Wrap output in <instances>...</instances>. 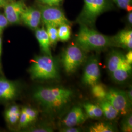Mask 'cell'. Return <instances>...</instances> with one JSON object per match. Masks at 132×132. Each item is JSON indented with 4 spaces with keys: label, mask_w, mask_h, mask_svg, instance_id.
Returning <instances> with one entry per match:
<instances>
[{
    "label": "cell",
    "mask_w": 132,
    "mask_h": 132,
    "mask_svg": "<svg viewBox=\"0 0 132 132\" xmlns=\"http://www.w3.org/2000/svg\"><path fill=\"white\" fill-rule=\"evenodd\" d=\"M21 111L19 109V107L15 105V106H11L10 108H9L6 111V112L5 113V118H7L10 116H11L12 115H13L14 114L19 113Z\"/></svg>",
    "instance_id": "cell-27"
},
{
    "label": "cell",
    "mask_w": 132,
    "mask_h": 132,
    "mask_svg": "<svg viewBox=\"0 0 132 132\" xmlns=\"http://www.w3.org/2000/svg\"><path fill=\"white\" fill-rule=\"evenodd\" d=\"M80 29L76 37V43L85 52L100 51L113 46L112 37L99 33L94 29L80 24Z\"/></svg>",
    "instance_id": "cell-1"
},
{
    "label": "cell",
    "mask_w": 132,
    "mask_h": 132,
    "mask_svg": "<svg viewBox=\"0 0 132 132\" xmlns=\"http://www.w3.org/2000/svg\"><path fill=\"white\" fill-rule=\"evenodd\" d=\"M22 110H23L27 114L30 122L34 121L38 116V112L31 108L24 107Z\"/></svg>",
    "instance_id": "cell-25"
},
{
    "label": "cell",
    "mask_w": 132,
    "mask_h": 132,
    "mask_svg": "<svg viewBox=\"0 0 132 132\" xmlns=\"http://www.w3.org/2000/svg\"><path fill=\"white\" fill-rule=\"evenodd\" d=\"M7 1H9V0H7ZM10 1H14V0H10Z\"/></svg>",
    "instance_id": "cell-38"
},
{
    "label": "cell",
    "mask_w": 132,
    "mask_h": 132,
    "mask_svg": "<svg viewBox=\"0 0 132 132\" xmlns=\"http://www.w3.org/2000/svg\"><path fill=\"white\" fill-rule=\"evenodd\" d=\"M28 131L33 132H53V129L49 126H40L31 128Z\"/></svg>",
    "instance_id": "cell-29"
},
{
    "label": "cell",
    "mask_w": 132,
    "mask_h": 132,
    "mask_svg": "<svg viewBox=\"0 0 132 132\" xmlns=\"http://www.w3.org/2000/svg\"><path fill=\"white\" fill-rule=\"evenodd\" d=\"M105 99L113 106L119 114L125 116L129 113L132 102L129 99L126 92L111 89L108 90Z\"/></svg>",
    "instance_id": "cell-7"
},
{
    "label": "cell",
    "mask_w": 132,
    "mask_h": 132,
    "mask_svg": "<svg viewBox=\"0 0 132 132\" xmlns=\"http://www.w3.org/2000/svg\"><path fill=\"white\" fill-rule=\"evenodd\" d=\"M83 10L76 22L92 28L97 18L103 12L113 7L111 0H84Z\"/></svg>",
    "instance_id": "cell-4"
},
{
    "label": "cell",
    "mask_w": 132,
    "mask_h": 132,
    "mask_svg": "<svg viewBox=\"0 0 132 132\" xmlns=\"http://www.w3.org/2000/svg\"><path fill=\"white\" fill-rule=\"evenodd\" d=\"M128 21L129 24H132V11H129V13L128 15Z\"/></svg>",
    "instance_id": "cell-37"
},
{
    "label": "cell",
    "mask_w": 132,
    "mask_h": 132,
    "mask_svg": "<svg viewBox=\"0 0 132 132\" xmlns=\"http://www.w3.org/2000/svg\"><path fill=\"white\" fill-rule=\"evenodd\" d=\"M125 118L121 122V130L123 132H131L132 131V116L131 113L125 115Z\"/></svg>",
    "instance_id": "cell-23"
},
{
    "label": "cell",
    "mask_w": 132,
    "mask_h": 132,
    "mask_svg": "<svg viewBox=\"0 0 132 132\" xmlns=\"http://www.w3.org/2000/svg\"><path fill=\"white\" fill-rule=\"evenodd\" d=\"M90 132H113L116 131L115 128L110 124L105 122L95 123L89 128Z\"/></svg>",
    "instance_id": "cell-20"
},
{
    "label": "cell",
    "mask_w": 132,
    "mask_h": 132,
    "mask_svg": "<svg viewBox=\"0 0 132 132\" xmlns=\"http://www.w3.org/2000/svg\"><path fill=\"white\" fill-rule=\"evenodd\" d=\"M126 94L127 95L128 97L129 100L132 102V89H130L128 90L127 92H126Z\"/></svg>",
    "instance_id": "cell-36"
},
{
    "label": "cell",
    "mask_w": 132,
    "mask_h": 132,
    "mask_svg": "<svg viewBox=\"0 0 132 132\" xmlns=\"http://www.w3.org/2000/svg\"><path fill=\"white\" fill-rule=\"evenodd\" d=\"M113 46L122 47L129 50H132V30H122L112 37Z\"/></svg>",
    "instance_id": "cell-13"
},
{
    "label": "cell",
    "mask_w": 132,
    "mask_h": 132,
    "mask_svg": "<svg viewBox=\"0 0 132 132\" xmlns=\"http://www.w3.org/2000/svg\"><path fill=\"white\" fill-rule=\"evenodd\" d=\"M20 114H21V112L15 113L13 115H12L11 116H10L7 118H6V119L7 120V122L10 124H14L17 122V121L19 120Z\"/></svg>",
    "instance_id": "cell-31"
},
{
    "label": "cell",
    "mask_w": 132,
    "mask_h": 132,
    "mask_svg": "<svg viewBox=\"0 0 132 132\" xmlns=\"http://www.w3.org/2000/svg\"><path fill=\"white\" fill-rule=\"evenodd\" d=\"M100 77V70L98 58L96 56L91 57L85 66L82 77L84 84L93 86L99 82Z\"/></svg>",
    "instance_id": "cell-8"
},
{
    "label": "cell",
    "mask_w": 132,
    "mask_h": 132,
    "mask_svg": "<svg viewBox=\"0 0 132 132\" xmlns=\"http://www.w3.org/2000/svg\"><path fill=\"white\" fill-rule=\"evenodd\" d=\"M83 107L87 117L90 118H100L103 115L102 111L98 105L86 103L83 105Z\"/></svg>",
    "instance_id": "cell-18"
},
{
    "label": "cell",
    "mask_w": 132,
    "mask_h": 132,
    "mask_svg": "<svg viewBox=\"0 0 132 132\" xmlns=\"http://www.w3.org/2000/svg\"><path fill=\"white\" fill-rule=\"evenodd\" d=\"M61 132H79L81 131V129L79 128L75 127H64L59 130Z\"/></svg>",
    "instance_id": "cell-32"
},
{
    "label": "cell",
    "mask_w": 132,
    "mask_h": 132,
    "mask_svg": "<svg viewBox=\"0 0 132 132\" xmlns=\"http://www.w3.org/2000/svg\"><path fill=\"white\" fill-rule=\"evenodd\" d=\"M98 105L101 109L104 116L108 119L113 120L119 114L113 106L105 99L99 100Z\"/></svg>",
    "instance_id": "cell-17"
},
{
    "label": "cell",
    "mask_w": 132,
    "mask_h": 132,
    "mask_svg": "<svg viewBox=\"0 0 132 132\" xmlns=\"http://www.w3.org/2000/svg\"><path fill=\"white\" fill-rule=\"evenodd\" d=\"M132 65L126 63L111 74L112 79L118 83L126 81L131 75Z\"/></svg>",
    "instance_id": "cell-16"
},
{
    "label": "cell",
    "mask_w": 132,
    "mask_h": 132,
    "mask_svg": "<svg viewBox=\"0 0 132 132\" xmlns=\"http://www.w3.org/2000/svg\"><path fill=\"white\" fill-rule=\"evenodd\" d=\"M35 36L38 40L40 47L45 55L52 56L51 51V42L46 30L42 28L36 29Z\"/></svg>",
    "instance_id": "cell-15"
},
{
    "label": "cell",
    "mask_w": 132,
    "mask_h": 132,
    "mask_svg": "<svg viewBox=\"0 0 132 132\" xmlns=\"http://www.w3.org/2000/svg\"><path fill=\"white\" fill-rule=\"evenodd\" d=\"M72 90L62 88H39L34 92L33 97L48 109L57 110L64 107L71 100Z\"/></svg>",
    "instance_id": "cell-2"
},
{
    "label": "cell",
    "mask_w": 132,
    "mask_h": 132,
    "mask_svg": "<svg viewBox=\"0 0 132 132\" xmlns=\"http://www.w3.org/2000/svg\"><path fill=\"white\" fill-rule=\"evenodd\" d=\"M9 23L5 15L0 14V34L2 33Z\"/></svg>",
    "instance_id": "cell-30"
},
{
    "label": "cell",
    "mask_w": 132,
    "mask_h": 132,
    "mask_svg": "<svg viewBox=\"0 0 132 132\" xmlns=\"http://www.w3.org/2000/svg\"><path fill=\"white\" fill-rule=\"evenodd\" d=\"M17 93L18 88L15 83L5 78H0V100L14 99Z\"/></svg>",
    "instance_id": "cell-12"
},
{
    "label": "cell",
    "mask_w": 132,
    "mask_h": 132,
    "mask_svg": "<svg viewBox=\"0 0 132 132\" xmlns=\"http://www.w3.org/2000/svg\"><path fill=\"white\" fill-rule=\"evenodd\" d=\"M58 39L61 41H68L71 37V27L70 24H64L57 29Z\"/></svg>",
    "instance_id": "cell-21"
},
{
    "label": "cell",
    "mask_w": 132,
    "mask_h": 132,
    "mask_svg": "<svg viewBox=\"0 0 132 132\" xmlns=\"http://www.w3.org/2000/svg\"><path fill=\"white\" fill-rule=\"evenodd\" d=\"M29 72L36 80H50L57 78L58 71L56 62L52 56L45 55L34 57L31 60Z\"/></svg>",
    "instance_id": "cell-3"
},
{
    "label": "cell",
    "mask_w": 132,
    "mask_h": 132,
    "mask_svg": "<svg viewBox=\"0 0 132 132\" xmlns=\"http://www.w3.org/2000/svg\"><path fill=\"white\" fill-rule=\"evenodd\" d=\"M87 118L82 108L75 106L64 118L62 123L65 127H75L85 122Z\"/></svg>",
    "instance_id": "cell-10"
},
{
    "label": "cell",
    "mask_w": 132,
    "mask_h": 132,
    "mask_svg": "<svg viewBox=\"0 0 132 132\" xmlns=\"http://www.w3.org/2000/svg\"><path fill=\"white\" fill-rule=\"evenodd\" d=\"M41 4L49 6H59L63 0H38Z\"/></svg>",
    "instance_id": "cell-28"
},
{
    "label": "cell",
    "mask_w": 132,
    "mask_h": 132,
    "mask_svg": "<svg viewBox=\"0 0 132 132\" xmlns=\"http://www.w3.org/2000/svg\"><path fill=\"white\" fill-rule=\"evenodd\" d=\"M112 1L121 9L127 10L129 12L132 10V0H112Z\"/></svg>",
    "instance_id": "cell-24"
},
{
    "label": "cell",
    "mask_w": 132,
    "mask_h": 132,
    "mask_svg": "<svg viewBox=\"0 0 132 132\" xmlns=\"http://www.w3.org/2000/svg\"><path fill=\"white\" fill-rule=\"evenodd\" d=\"M92 87V94L95 98L99 100L105 99L108 90L104 84L98 82Z\"/></svg>",
    "instance_id": "cell-19"
},
{
    "label": "cell",
    "mask_w": 132,
    "mask_h": 132,
    "mask_svg": "<svg viewBox=\"0 0 132 132\" xmlns=\"http://www.w3.org/2000/svg\"><path fill=\"white\" fill-rule=\"evenodd\" d=\"M23 0L9 2L4 7L5 16L9 23L17 24L21 20V15L26 7Z\"/></svg>",
    "instance_id": "cell-9"
},
{
    "label": "cell",
    "mask_w": 132,
    "mask_h": 132,
    "mask_svg": "<svg viewBox=\"0 0 132 132\" xmlns=\"http://www.w3.org/2000/svg\"><path fill=\"white\" fill-rule=\"evenodd\" d=\"M19 126L21 127H24L30 123L28 116L23 110L21 111V114L19 118Z\"/></svg>",
    "instance_id": "cell-26"
},
{
    "label": "cell",
    "mask_w": 132,
    "mask_h": 132,
    "mask_svg": "<svg viewBox=\"0 0 132 132\" xmlns=\"http://www.w3.org/2000/svg\"><path fill=\"white\" fill-rule=\"evenodd\" d=\"M2 41L0 37V73H2V66H1V54H2Z\"/></svg>",
    "instance_id": "cell-35"
},
{
    "label": "cell",
    "mask_w": 132,
    "mask_h": 132,
    "mask_svg": "<svg viewBox=\"0 0 132 132\" xmlns=\"http://www.w3.org/2000/svg\"><path fill=\"white\" fill-rule=\"evenodd\" d=\"M125 58L126 59V61L128 63H129L130 65H132V50H129V52L125 55Z\"/></svg>",
    "instance_id": "cell-33"
},
{
    "label": "cell",
    "mask_w": 132,
    "mask_h": 132,
    "mask_svg": "<svg viewBox=\"0 0 132 132\" xmlns=\"http://www.w3.org/2000/svg\"><path fill=\"white\" fill-rule=\"evenodd\" d=\"M8 2L7 0H0V9L4 8Z\"/></svg>",
    "instance_id": "cell-34"
},
{
    "label": "cell",
    "mask_w": 132,
    "mask_h": 132,
    "mask_svg": "<svg viewBox=\"0 0 132 132\" xmlns=\"http://www.w3.org/2000/svg\"><path fill=\"white\" fill-rule=\"evenodd\" d=\"M21 20L29 28L36 29L41 20V11L32 7H26L21 15Z\"/></svg>",
    "instance_id": "cell-11"
},
{
    "label": "cell",
    "mask_w": 132,
    "mask_h": 132,
    "mask_svg": "<svg viewBox=\"0 0 132 132\" xmlns=\"http://www.w3.org/2000/svg\"><path fill=\"white\" fill-rule=\"evenodd\" d=\"M46 31L50 40L51 44L56 45L57 41L59 40L58 37V31L56 27L50 24H46Z\"/></svg>",
    "instance_id": "cell-22"
},
{
    "label": "cell",
    "mask_w": 132,
    "mask_h": 132,
    "mask_svg": "<svg viewBox=\"0 0 132 132\" xmlns=\"http://www.w3.org/2000/svg\"><path fill=\"white\" fill-rule=\"evenodd\" d=\"M86 59L85 52L77 45L67 47L62 54V63L66 72L71 74L76 72Z\"/></svg>",
    "instance_id": "cell-5"
},
{
    "label": "cell",
    "mask_w": 132,
    "mask_h": 132,
    "mask_svg": "<svg viewBox=\"0 0 132 132\" xmlns=\"http://www.w3.org/2000/svg\"><path fill=\"white\" fill-rule=\"evenodd\" d=\"M41 20L45 24L52 25L56 28L62 24L71 25L63 11L55 6L45 5L41 7Z\"/></svg>",
    "instance_id": "cell-6"
},
{
    "label": "cell",
    "mask_w": 132,
    "mask_h": 132,
    "mask_svg": "<svg viewBox=\"0 0 132 132\" xmlns=\"http://www.w3.org/2000/svg\"><path fill=\"white\" fill-rule=\"evenodd\" d=\"M127 63L126 61L125 55L122 52L118 51H113L109 55L107 67L108 71L111 73L125 63Z\"/></svg>",
    "instance_id": "cell-14"
}]
</instances>
